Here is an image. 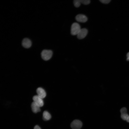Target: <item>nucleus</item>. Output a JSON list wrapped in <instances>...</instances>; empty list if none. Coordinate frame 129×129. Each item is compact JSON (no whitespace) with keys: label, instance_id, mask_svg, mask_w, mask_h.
<instances>
[{"label":"nucleus","instance_id":"1","mask_svg":"<svg viewBox=\"0 0 129 129\" xmlns=\"http://www.w3.org/2000/svg\"><path fill=\"white\" fill-rule=\"evenodd\" d=\"M81 29L79 24L76 22L74 23L71 26V33L73 35H77Z\"/></svg>","mask_w":129,"mask_h":129},{"label":"nucleus","instance_id":"2","mask_svg":"<svg viewBox=\"0 0 129 129\" xmlns=\"http://www.w3.org/2000/svg\"><path fill=\"white\" fill-rule=\"evenodd\" d=\"M53 52L50 50H44L41 53L42 58L45 60H48L51 57Z\"/></svg>","mask_w":129,"mask_h":129},{"label":"nucleus","instance_id":"3","mask_svg":"<svg viewBox=\"0 0 129 129\" xmlns=\"http://www.w3.org/2000/svg\"><path fill=\"white\" fill-rule=\"evenodd\" d=\"M70 126L73 129H80L82 126V123L79 120H75L72 122Z\"/></svg>","mask_w":129,"mask_h":129},{"label":"nucleus","instance_id":"4","mask_svg":"<svg viewBox=\"0 0 129 129\" xmlns=\"http://www.w3.org/2000/svg\"><path fill=\"white\" fill-rule=\"evenodd\" d=\"M88 33L87 30L85 28L81 29L80 30L77 35L78 38L79 39H82L85 38Z\"/></svg>","mask_w":129,"mask_h":129},{"label":"nucleus","instance_id":"5","mask_svg":"<svg viewBox=\"0 0 129 129\" xmlns=\"http://www.w3.org/2000/svg\"><path fill=\"white\" fill-rule=\"evenodd\" d=\"M34 102L38 104L40 107H42L44 104L43 99L38 95H35L33 97Z\"/></svg>","mask_w":129,"mask_h":129},{"label":"nucleus","instance_id":"6","mask_svg":"<svg viewBox=\"0 0 129 129\" xmlns=\"http://www.w3.org/2000/svg\"><path fill=\"white\" fill-rule=\"evenodd\" d=\"M75 18L77 21L82 23L85 22L87 20V18L86 16L82 14L77 15L76 16Z\"/></svg>","mask_w":129,"mask_h":129},{"label":"nucleus","instance_id":"7","mask_svg":"<svg viewBox=\"0 0 129 129\" xmlns=\"http://www.w3.org/2000/svg\"><path fill=\"white\" fill-rule=\"evenodd\" d=\"M120 112L121 118L123 120L126 121L129 115L127 113L126 108L125 107L122 108L120 110Z\"/></svg>","mask_w":129,"mask_h":129},{"label":"nucleus","instance_id":"8","mask_svg":"<svg viewBox=\"0 0 129 129\" xmlns=\"http://www.w3.org/2000/svg\"><path fill=\"white\" fill-rule=\"evenodd\" d=\"M22 45L24 48H29L32 45V42L29 39L25 38L23 39L22 42Z\"/></svg>","mask_w":129,"mask_h":129},{"label":"nucleus","instance_id":"9","mask_svg":"<svg viewBox=\"0 0 129 129\" xmlns=\"http://www.w3.org/2000/svg\"><path fill=\"white\" fill-rule=\"evenodd\" d=\"M38 95L42 99L45 98L46 96L45 91L42 88L39 87L37 90Z\"/></svg>","mask_w":129,"mask_h":129},{"label":"nucleus","instance_id":"10","mask_svg":"<svg viewBox=\"0 0 129 129\" xmlns=\"http://www.w3.org/2000/svg\"><path fill=\"white\" fill-rule=\"evenodd\" d=\"M31 107L32 112L34 113L40 111V107L34 101L31 104Z\"/></svg>","mask_w":129,"mask_h":129},{"label":"nucleus","instance_id":"11","mask_svg":"<svg viewBox=\"0 0 129 129\" xmlns=\"http://www.w3.org/2000/svg\"><path fill=\"white\" fill-rule=\"evenodd\" d=\"M51 118V116L50 113L47 111H44L43 113V118L44 120H48Z\"/></svg>","mask_w":129,"mask_h":129},{"label":"nucleus","instance_id":"12","mask_svg":"<svg viewBox=\"0 0 129 129\" xmlns=\"http://www.w3.org/2000/svg\"><path fill=\"white\" fill-rule=\"evenodd\" d=\"M73 3L74 6L76 7H79L81 4L80 0H75L73 1Z\"/></svg>","mask_w":129,"mask_h":129},{"label":"nucleus","instance_id":"13","mask_svg":"<svg viewBox=\"0 0 129 129\" xmlns=\"http://www.w3.org/2000/svg\"><path fill=\"white\" fill-rule=\"evenodd\" d=\"M81 3L85 5H87L89 4L90 2L89 0H80Z\"/></svg>","mask_w":129,"mask_h":129},{"label":"nucleus","instance_id":"14","mask_svg":"<svg viewBox=\"0 0 129 129\" xmlns=\"http://www.w3.org/2000/svg\"><path fill=\"white\" fill-rule=\"evenodd\" d=\"M100 1L103 3L107 4L109 3L111 0H100Z\"/></svg>","mask_w":129,"mask_h":129},{"label":"nucleus","instance_id":"15","mask_svg":"<svg viewBox=\"0 0 129 129\" xmlns=\"http://www.w3.org/2000/svg\"><path fill=\"white\" fill-rule=\"evenodd\" d=\"M34 129H41L40 128L38 125H36L34 127Z\"/></svg>","mask_w":129,"mask_h":129},{"label":"nucleus","instance_id":"16","mask_svg":"<svg viewBox=\"0 0 129 129\" xmlns=\"http://www.w3.org/2000/svg\"><path fill=\"white\" fill-rule=\"evenodd\" d=\"M127 60L128 61H129V52L127 55Z\"/></svg>","mask_w":129,"mask_h":129},{"label":"nucleus","instance_id":"17","mask_svg":"<svg viewBox=\"0 0 129 129\" xmlns=\"http://www.w3.org/2000/svg\"><path fill=\"white\" fill-rule=\"evenodd\" d=\"M128 122H129V115L128 118L126 120Z\"/></svg>","mask_w":129,"mask_h":129}]
</instances>
